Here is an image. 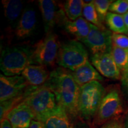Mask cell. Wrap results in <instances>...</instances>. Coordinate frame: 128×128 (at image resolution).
Returning a JSON list of instances; mask_svg holds the SVG:
<instances>
[{
  "instance_id": "cell-1",
  "label": "cell",
  "mask_w": 128,
  "mask_h": 128,
  "mask_svg": "<svg viewBox=\"0 0 128 128\" xmlns=\"http://www.w3.org/2000/svg\"><path fill=\"white\" fill-rule=\"evenodd\" d=\"M55 94L58 104L72 118L78 116L80 87L76 84L70 70L59 67L50 72L44 84Z\"/></svg>"
},
{
  "instance_id": "cell-2",
  "label": "cell",
  "mask_w": 128,
  "mask_h": 128,
  "mask_svg": "<svg viewBox=\"0 0 128 128\" xmlns=\"http://www.w3.org/2000/svg\"><path fill=\"white\" fill-rule=\"evenodd\" d=\"M34 48L28 44L8 46L2 51L0 68L4 76H12L22 74L24 69L33 64Z\"/></svg>"
},
{
  "instance_id": "cell-3",
  "label": "cell",
  "mask_w": 128,
  "mask_h": 128,
  "mask_svg": "<svg viewBox=\"0 0 128 128\" xmlns=\"http://www.w3.org/2000/svg\"><path fill=\"white\" fill-rule=\"evenodd\" d=\"M105 92L103 85L97 81L80 87L78 116L86 121L94 119Z\"/></svg>"
},
{
  "instance_id": "cell-4",
  "label": "cell",
  "mask_w": 128,
  "mask_h": 128,
  "mask_svg": "<svg viewBox=\"0 0 128 128\" xmlns=\"http://www.w3.org/2000/svg\"><path fill=\"white\" fill-rule=\"evenodd\" d=\"M34 116V120L40 121L54 111L58 106L55 94L44 85L34 87L24 100Z\"/></svg>"
},
{
  "instance_id": "cell-5",
  "label": "cell",
  "mask_w": 128,
  "mask_h": 128,
  "mask_svg": "<svg viewBox=\"0 0 128 128\" xmlns=\"http://www.w3.org/2000/svg\"><path fill=\"white\" fill-rule=\"evenodd\" d=\"M88 54L81 42L71 40L60 44L56 62L62 68L74 71L87 62Z\"/></svg>"
},
{
  "instance_id": "cell-6",
  "label": "cell",
  "mask_w": 128,
  "mask_h": 128,
  "mask_svg": "<svg viewBox=\"0 0 128 128\" xmlns=\"http://www.w3.org/2000/svg\"><path fill=\"white\" fill-rule=\"evenodd\" d=\"M124 112L122 98L120 91L116 88L106 92L94 118L96 124H103L107 122L119 119Z\"/></svg>"
},
{
  "instance_id": "cell-7",
  "label": "cell",
  "mask_w": 128,
  "mask_h": 128,
  "mask_svg": "<svg viewBox=\"0 0 128 128\" xmlns=\"http://www.w3.org/2000/svg\"><path fill=\"white\" fill-rule=\"evenodd\" d=\"M58 37L55 33L46 34L35 44L33 52V64L44 66H53L56 61L60 48Z\"/></svg>"
},
{
  "instance_id": "cell-8",
  "label": "cell",
  "mask_w": 128,
  "mask_h": 128,
  "mask_svg": "<svg viewBox=\"0 0 128 128\" xmlns=\"http://www.w3.org/2000/svg\"><path fill=\"white\" fill-rule=\"evenodd\" d=\"M112 34L106 28H100L90 23V30L86 38L81 40L92 52V55L112 52Z\"/></svg>"
},
{
  "instance_id": "cell-9",
  "label": "cell",
  "mask_w": 128,
  "mask_h": 128,
  "mask_svg": "<svg viewBox=\"0 0 128 128\" xmlns=\"http://www.w3.org/2000/svg\"><path fill=\"white\" fill-rule=\"evenodd\" d=\"M30 85L23 76H0V101L10 100L24 92Z\"/></svg>"
},
{
  "instance_id": "cell-10",
  "label": "cell",
  "mask_w": 128,
  "mask_h": 128,
  "mask_svg": "<svg viewBox=\"0 0 128 128\" xmlns=\"http://www.w3.org/2000/svg\"><path fill=\"white\" fill-rule=\"evenodd\" d=\"M93 66L100 74L112 80H119L122 74L111 52L92 55L90 58Z\"/></svg>"
},
{
  "instance_id": "cell-11",
  "label": "cell",
  "mask_w": 128,
  "mask_h": 128,
  "mask_svg": "<svg viewBox=\"0 0 128 128\" xmlns=\"http://www.w3.org/2000/svg\"><path fill=\"white\" fill-rule=\"evenodd\" d=\"M12 128H28L32 121L34 120V116L28 105L24 102L14 107L7 114Z\"/></svg>"
},
{
  "instance_id": "cell-12",
  "label": "cell",
  "mask_w": 128,
  "mask_h": 128,
  "mask_svg": "<svg viewBox=\"0 0 128 128\" xmlns=\"http://www.w3.org/2000/svg\"><path fill=\"white\" fill-rule=\"evenodd\" d=\"M39 6L44 20V32L48 34L52 33L63 11L58 10L56 2L52 0H40Z\"/></svg>"
},
{
  "instance_id": "cell-13",
  "label": "cell",
  "mask_w": 128,
  "mask_h": 128,
  "mask_svg": "<svg viewBox=\"0 0 128 128\" xmlns=\"http://www.w3.org/2000/svg\"><path fill=\"white\" fill-rule=\"evenodd\" d=\"M37 22L36 12L32 8L24 10L17 26L15 34L19 39H24L30 37L36 28Z\"/></svg>"
},
{
  "instance_id": "cell-14",
  "label": "cell",
  "mask_w": 128,
  "mask_h": 128,
  "mask_svg": "<svg viewBox=\"0 0 128 128\" xmlns=\"http://www.w3.org/2000/svg\"><path fill=\"white\" fill-rule=\"evenodd\" d=\"M44 128H74L70 116L61 106L59 104L54 111L41 120Z\"/></svg>"
},
{
  "instance_id": "cell-15",
  "label": "cell",
  "mask_w": 128,
  "mask_h": 128,
  "mask_svg": "<svg viewBox=\"0 0 128 128\" xmlns=\"http://www.w3.org/2000/svg\"><path fill=\"white\" fill-rule=\"evenodd\" d=\"M60 17L64 28L67 33L75 36L80 41L87 38L90 30V23L86 19L80 17L76 20L71 21L65 17L64 12Z\"/></svg>"
},
{
  "instance_id": "cell-16",
  "label": "cell",
  "mask_w": 128,
  "mask_h": 128,
  "mask_svg": "<svg viewBox=\"0 0 128 128\" xmlns=\"http://www.w3.org/2000/svg\"><path fill=\"white\" fill-rule=\"evenodd\" d=\"M70 72L80 87L92 81H102L103 80V76L92 66L89 60L75 71H70Z\"/></svg>"
},
{
  "instance_id": "cell-17",
  "label": "cell",
  "mask_w": 128,
  "mask_h": 128,
  "mask_svg": "<svg viewBox=\"0 0 128 128\" xmlns=\"http://www.w3.org/2000/svg\"><path fill=\"white\" fill-rule=\"evenodd\" d=\"M22 76L30 86L40 87L45 84L50 76L46 66L39 65H30L22 72Z\"/></svg>"
},
{
  "instance_id": "cell-18",
  "label": "cell",
  "mask_w": 128,
  "mask_h": 128,
  "mask_svg": "<svg viewBox=\"0 0 128 128\" xmlns=\"http://www.w3.org/2000/svg\"><path fill=\"white\" fill-rule=\"evenodd\" d=\"M2 4L4 14L10 22L16 21L20 17L23 8V2L19 0H3Z\"/></svg>"
},
{
  "instance_id": "cell-19",
  "label": "cell",
  "mask_w": 128,
  "mask_h": 128,
  "mask_svg": "<svg viewBox=\"0 0 128 128\" xmlns=\"http://www.w3.org/2000/svg\"><path fill=\"white\" fill-rule=\"evenodd\" d=\"M110 30L115 33L123 34L128 32L123 16L113 12H108L105 20Z\"/></svg>"
},
{
  "instance_id": "cell-20",
  "label": "cell",
  "mask_w": 128,
  "mask_h": 128,
  "mask_svg": "<svg viewBox=\"0 0 128 128\" xmlns=\"http://www.w3.org/2000/svg\"><path fill=\"white\" fill-rule=\"evenodd\" d=\"M84 2L81 0H67L64 6V12L69 20L74 21L82 16Z\"/></svg>"
},
{
  "instance_id": "cell-21",
  "label": "cell",
  "mask_w": 128,
  "mask_h": 128,
  "mask_svg": "<svg viewBox=\"0 0 128 128\" xmlns=\"http://www.w3.org/2000/svg\"><path fill=\"white\" fill-rule=\"evenodd\" d=\"M84 2V1H83ZM82 15L84 18L96 26L100 28H104L105 27L102 24L99 18L98 15L96 11L95 6H94V1H92L90 3H84L83 6Z\"/></svg>"
},
{
  "instance_id": "cell-22",
  "label": "cell",
  "mask_w": 128,
  "mask_h": 128,
  "mask_svg": "<svg viewBox=\"0 0 128 128\" xmlns=\"http://www.w3.org/2000/svg\"><path fill=\"white\" fill-rule=\"evenodd\" d=\"M111 54L121 73L128 67V49L113 46Z\"/></svg>"
},
{
  "instance_id": "cell-23",
  "label": "cell",
  "mask_w": 128,
  "mask_h": 128,
  "mask_svg": "<svg viewBox=\"0 0 128 128\" xmlns=\"http://www.w3.org/2000/svg\"><path fill=\"white\" fill-rule=\"evenodd\" d=\"M113 1L109 0H96L94 1L96 11L98 14L100 22H103L106 20V16L108 14V10Z\"/></svg>"
},
{
  "instance_id": "cell-24",
  "label": "cell",
  "mask_w": 128,
  "mask_h": 128,
  "mask_svg": "<svg viewBox=\"0 0 128 128\" xmlns=\"http://www.w3.org/2000/svg\"><path fill=\"white\" fill-rule=\"evenodd\" d=\"M109 11L118 14H124L128 12V2L126 0H118L113 1L110 6Z\"/></svg>"
},
{
  "instance_id": "cell-25",
  "label": "cell",
  "mask_w": 128,
  "mask_h": 128,
  "mask_svg": "<svg viewBox=\"0 0 128 128\" xmlns=\"http://www.w3.org/2000/svg\"><path fill=\"white\" fill-rule=\"evenodd\" d=\"M112 40L113 46L128 49V37L126 35L113 33L112 34Z\"/></svg>"
},
{
  "instance_id": "cell-26",
  "label": "cell",
  "mask_w": 128,
  "mask_h": 128,
  "mask_svg": "<svg viewBox=\"0 0 128 128\" xmlns=\"http://www.w3.org/2000/svg\"><path fill=\"white\" fill-rule=\"evenodd\" d=\"M100 128H124V127L120 119H117L107 122L102 124Z\"/></svg>"
},
{
  "instance_id": "cell-27",
  "label": "cell",
  "mask_w": 128,
  "mask_h": 128,
  "mask_svg": "<svg viewBox=\"0 0 128 128\" xmlns=\"http://www.w3.org/2000/svg\"><path fill=\"white\" fill-rule=\"evenodd\" d=\"M121 82L124 92L128 98V67L122 72Z\"/></svg>"
},
{
  "instance_id": "cell-28",
  "label": "cell",
  "mask_w": 128,
  "mask_h": 128,
  "mask_svg": "<svg viewBox=\"0 0 128 128\" xmlns=\"http://www.w3.org/2000/svg\"><path fill=\"white\" fill-rule=\"evenodd\" d=\"M28 128H44V127L42 122L36 120H33Z\"/></svg>"
},
{
  "instance_id": "cell-29",
  "label": "cell",
  "mask_w": 128,
  "mask_h": 128,
  "mask_svg": "<svg viewBox=\"0 0 128 128\" xmlns=\"http://www.w3.org/2000/svg\"><path fill=\"white\" fill-rule=\"evenodd\" d=\"M0 128H12V126L8 119L7 118H4L1 121Z\"/></svg>"
},
{
  "instance_id": "cell-30",
  "label": "cell",
  "mask_w": 128,
  "mask_h": 128,
  "mask_svg": "<svg viewBox=\"0 0 128 128\" xmlns=\"http://www.w3.org/2000/svg\"><path fill=\"white\" fill-rule=\"evenodd\" d=\"M74 128H92L90 126L88 125L87 124L84 122H78L74 125Z\"/></svg>"
},
{
  "instance_id": "cell-31",
  "label": "cell",
  "mask_w": 128,
  "mask_h": 128,
  "mask_svg": "<svg viewBox=\"0 0 128 128\" xmlns=\"http://www.w3.org/2000/svg\"><path fill=\"white\" fill-rule=\"evenodd\" d=\"M123 17H124V23H125L126 24V28H128V12H126L124 15H122Z\"/></svg>"
},
{
  "instance_id": "cell-32",
  "label": "cell",
  "mask_w": 128,
  "mask_h": 128,
  "mask_svg": "<svg viewBox=\"0 0 128 128\" xmlns=\"http://www.w3.org/2000/svg\"><path fill=\"white\" fill-rule=\"evenodd\" d=\"M124 128H128V113L127 115H126L125 121H124Z\"/></svg>"
},
{
  "instance_id": "cell-33",
  "label": "cell",
  "mask_w": 128,
  "mask_h": 128,
  "mask_svg": "<svg viewBox=\"0 0 128 128\" xmlns=\"http://www.w3.org/2000/svg\"></svg>"
}]
</instances>
